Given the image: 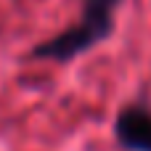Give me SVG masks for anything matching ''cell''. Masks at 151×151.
I'll return each mask as SVG.
<instances>
[{"label": "cell", "mask_w": 151, "mask_h": 151, "mask_svg": "<svg viewBox=\"0 0 151 151\" xmlns=\"http://www.w3.org/2000/svg\"><path fill=\"white\" fill-rule=\"evenodd\" d=\"M119 5H122V0H82L80 21L72 24L69 29H64V32L37 42L29 50V58L32 61L69 64L77 56L93 50L98 42L111 37Z\"/></svg>", "instance_id": "1"}, {"label": "cell", "mask_w": 151, "mask_h": 151, "mask_svg": "<svg viewBox=\"0 0 151 151\" xmlns=\"http://www.w3.org/2000/svg\"><path fill=\"white\" fill-rule=\"evenodd\" d=\"M114 138L122 151H151L149 104H125L114 119Z\"/></svg>", "instance_id": "2"}]
</instances>
